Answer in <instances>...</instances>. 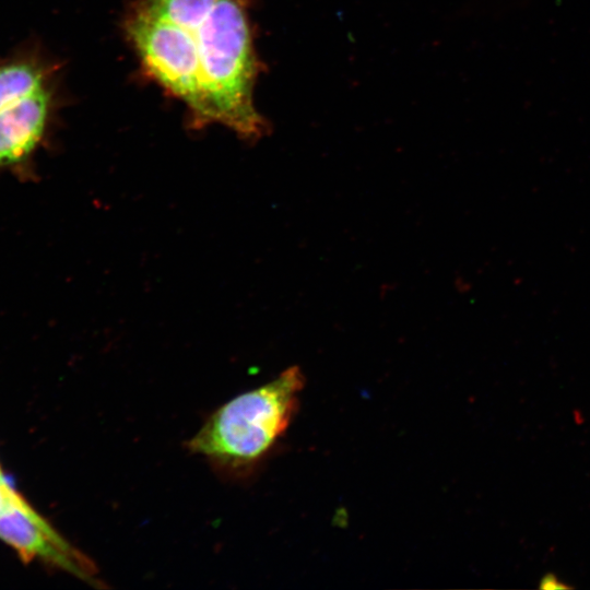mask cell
Here are the masks:
<instances>
[{
    "label": "cell",
    "mask_w": 590,
    "mask_h": 590,
    "mask_svg": "<svg viewBox=\"0 0 590 590\" xmlns=\"http://www.w3.org/2000/svg\"><path fill=\"white\" fill-rule=\"evenodd\" d=\"M123 30L144 71L187 108L191 126L221 125L257 141L260 72L249 0H134Z\"/></svg>",
    "instance_id": "1"
},
{
    "label": "cell",
    "mask_w": 590,
    "mask_h": 590,
    "mask_svg": "<svg viewBox=\"0 0 590 590\" xmlns=\"http://www.w3.org/2000/svg\"><path fill=\"white\" fill-rule=\"evenodd\" d=\"M50 102L44 87L0 111V166L21 163L35 151L48 125Z\"/></svg>",
    "instance_id": "4"
},
{
    "label": "cell",
    "mask_w": 590,
    "mask_h": 590,
    "mask_svg": "<svg viewBox=\"0 0 590 590\" xmlns=\"http://www.w3.org/2000/svg\"><path fill=\"white\" fill-rule=\"evenodd\" d=\"M43 69L31 60L0 64V111L45 87Z\"/></svg>",
    "instance_id": "5"
},
{
    "label": "cell",
    "mask_w": 590,
    "mask_h": 590,
    "mask_svg": "<svg viewBox=\"0 0 590 590\" xmlns=\"http://www.w3.org/2000/svg\"><path fill=\"white\" fill-rule=\"evenodd\" d=\"M16 493L7 485L5 481H0V514L10 505Z\"/></svg>",
    "instance_id": "6"
},
{
    "label": "cell",
    "mask_w": 590,
    "mask_h": 590,
    "mask_svg": "<svg viewBox=\"0 0 590 590\" xmlns=\"http://www.w3.org/2000/svg\"><path fill=\"white\" fill-rule=\"evenodd\" d=\"M0 539L12 545L25 562L38 556L92 585L98 581L95 564L17 494L0 514Z\"/></svg>",
    "instance_id": "3"
},
{
    "label": "cell",
    "mask_w": 590,
    "mask_h": 590,
    "mask_svg": "<svg viewBox=\"0 0 590 590\" xmlns=\"http://www.w3.org/2000/svg\"><path fill=\"white\" fill-rule=\"evenodd\" d=\"M539 587L541 589H567L569 588L565 583H563L555 575L553 574H546L543 576V578L540 580Z\"/></svg>",
    "instance_id": "7"
},
{
    "label": "cell",
    "mask_w": 590,
    "mask_h": 590,
    "mask_svg": "<svg viewBox=\"0 0 590 590\" xmlns=\"http://www.w3.org/2000/svg\"><path fill=\"white\" fill-rule=\"evenodd\" d=\"M3 480L4 479H3V475H2L1 470H0V481H3Z\"/></svg>",
    "instance_id": "8"
},
{
    "label": "cell",
    "mask_w": 590,
    "mask_h": 590,
    "mask_svg": "<svg viewBox=\"0 0 590 590\" xmlns=\"http://www.w3.org/2000/svg\"><path fill=\"white\" fill-rule=\"evenodd\" d=\"M305 380L302 369L291 366L268 384L229 400L209 416L188 449L226 472L251 469L287 430Z\"/></svg>",
    "instance_id": "2"
}]
</instances>
